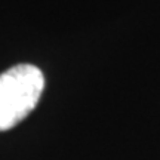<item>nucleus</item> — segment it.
Instances as JSON below:
<instances>
[{"label": "nucleus", "instance_id": "nucleus-1", "mask_svg": "<svg viewBox=\"0 0 160 160\" xmlns=\"http://www.w3.org/2000/svg\"><path fill=\"white\" fill-rule=\"evenodd\" d=\"M45 89L43 73L31 64H18L0 74V131H8L36 108Z\"/></svg>", "mask_w": 160, "mask_h": 160}]
</instances>
